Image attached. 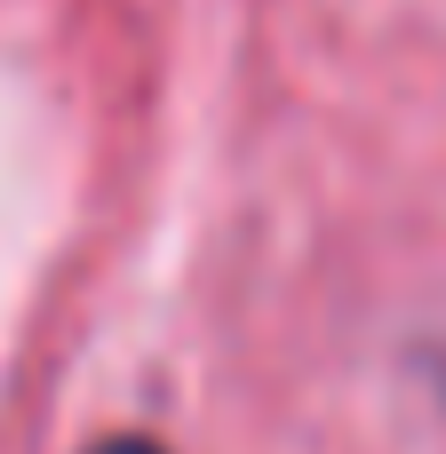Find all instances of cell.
<instances>
[{
    "label": "cell",
    "mask_w": 446,
    "mask_h": 454,
    "mask_svg": "<svg viewBox=\"0 0 446 454\" xmlns=\"http://www.w3.org/2000/svg\"><path fill=\"white\" fill-rule=\"evenodd\" d=\"M96 454H160L152 439H112V447H96Z\"/></svg>",
    "instance_id": "1"
}]
</instances>
